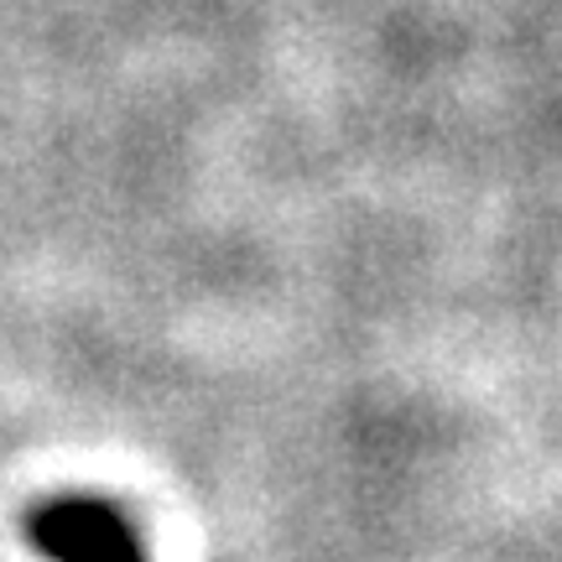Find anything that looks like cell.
Returning <instances> with one entry per match:
<instances>
[{
    "mask_svg": "<svg viewBox=\"0 0 562 562\" xmlns=\"http://www.w3.org/2000/svg\"><path fill=\"white\" fill-rule=\"evenodd\" d=\"M26 537L53 562H146L136 526L94 495H63V501L37 505Z\"/></svg>",
    "mask_w": 562,
    "mask_h": 562,
    "instance_id": "1",
    "label": "cell"
}]
</instances>
